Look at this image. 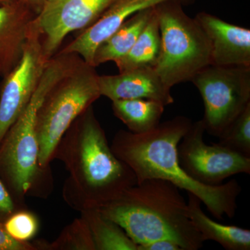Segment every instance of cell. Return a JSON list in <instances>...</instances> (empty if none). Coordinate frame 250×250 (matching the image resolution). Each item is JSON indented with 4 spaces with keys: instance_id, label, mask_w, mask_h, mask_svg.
<instances>
[{
    "instance_id": "cell-1",
    "label": "cell",
    "mask_w": 250,
    "mask_h": 250,
    "mask_svg": "<svg viewBox=\"0 0 250 250\" xmlns=\"http://www.w3.org/2000/svg\"><path fill=\"white\" fill-rule=\"evenodd\" d=\"M54 159L69 173L64 200L80 212L98 208L137 184L134 172L112 151L93 106L70 125L54 150Z\"/></svg>"
},
{
    "instance_id": "cell-2",
    "label": "cell",
    "mask_w": 250,
    "mask_h": 250,
    "mask_svg": "<svg viewBox=\"0 0 250 250\" xmlns=\"http://www.w3.org/2000/svg\"><path fill=\"white\" fill-rule=\"evenodd\" d=\"M192 123L188 118L179 116L144 134L120 130L112 141V151L134 172L137 183L164 179L198 197L215 218L221 220L224 215L233 218L242 191L236 179L218 186L205 185L194 180L179 166L177 147Z\"/></svg>"
},
{
    "instance_id": "cell-3",
    "label": "cell",
    "mask_w": 250,
    "mask_h": 250,
    "mask_svg": "<svg viewBox=\"0 0 250 250\" xmlns=\"http://www.w3.org/2000/svg\"><path fill=\"white\" fill-rule=\"evenodd\" d=\"M98 208L137 245L170 240L183 250H198L205 243L179 189L164 179H146Z\"/></svg>"
},
{
    "instance_id": "cell-4",
    "label": "cell",
    "mask_w": 250,
    "mask_h": 250,
    "mask_svg": "<svg viewBox=\"0 0 250 250\" xmlns=\"http://www.w3.org/2000/svg\"><path fill=\"white\" fill-rule=\"evenodd\" d=\"M80 62L75 54L57 53L49 59L27 107L0 143V178L20 208H24L27 195L47 196L52 187L49 167L39 165L36 116L51 88Z\"/></svg>"
},
{
    "instance_id": "cell-5",
    "label": "cell",
    "mask_w": 250,
    "mask_h": 250,
    "mask_svg": "<svg viewBox=\"0 0 250 250\" xmlns=\"http://www.w3.org/2000/svg\"><path fill=\"white\" fill-rule=\"evenodd\" d=\"M155 8L161 49L154 69L172 88L190 82L200 70L211 65V47L200 23L184 12L180 2L167 1Z\"/></svg>"
},
{
    "instance_id": "cell-6",
    "label": "cell",
    "mask_w": 250,
    "mask_h": 250,
    "mask_svg": "<svg viewBox=\"0 0 250 250\" xmlns=\"http://www.w3.org/2000/svg\"><path fill=\"white\" fill-rule=\"evenodd\" d=\"M95 67L82 61L51 88L37 112L39 163L49 167L54 150L70 125L101 97Z\"/></svg>"
},
{
    "instance_id": "cell-7",
    "label": "cell",
    "mask_w": 250,
    "mask_h": 250,
    "mask_svg": "<svg viewBox=\"0 0 250 250\" xmlns=\"http://www.w3.org/2000/svg\"><path fill=\"white\" fill-rule=\"evenodd\" d=\"M190 82L205 106L206 132L219 138L250 104V67L209 65Z\"/></svg>"
},
{
    "instance_id": "cell-8",
    "label": "cell",
    "mask_w": 250,
    "mask_h": 250,
    "mask_svg": "<svg viewBox=\"0 0 250 250\" xmlns=\"http://www.w3.org/2000/svg\"><path fill=\"white\" fill-rule=\"evenodd\" d=\"M202 120L192 123L177 147L179 166L191 178L202 184L218 186L238 174H250V158L223 147L206 144Z\"/></svg>"
},
{
    "instance_id": "cell-9",
    "label": "cell",
    "mask_w": 250,
    "mask_h": 250,
    "mask_svg": "<svg viewBox=\"0 0 250 250\" xmlns=\"http://www.w3.org/2000/svg\"><path fill=\"white\" fill-rule=\"evenodd\" d=\"M49 60L44 53L39 31L31 21L22 57L4 77L0 93V143L27 107Z\"/></svg>"
},
{
    "instance_id": "cell-10",
    "label": "cell",
    "mask_w": 250,
    "mask_h": 250,
    "mask_svg": "<svg viewBox=\"0 0 250 250\" xmlns=\"http://www.w3.org/2000/svg\"><path fill=\"white\" fill-rule=\"evenodd\" d=\"M113 0H45L32 20L39 31L44 53L52 59L62 41L73 31L96 22Z\"/></svg>"
},
{
    "instance_id": "cell-11",
    "label": "cell",
    "mask_w": 250,
    "mask_h": 250,
    "mask_svg": "<svg viewBox=\"0 0 250 250\" xmlns=\"http://www.w3.org/2000/svg\"><path fill=\"white\" fill-rule=\"evenodd\" d=\"M172 1L183 4L192 0H113L96 22L83 30L80 35L59 52L77 54L83 62L93 66L94 55L99 46L128 18L143 10Z\"/></svg>"
},
{
    "instance_id": "cell-12",
    "label": "cell",
    "mask_w": 250,
    "mask_h": 250,
    "mask_svg": "<svg viewBox=\"0 0 250 250\" xmlns=\"http://www.w3.org/2000/svg\"><path fill=\"white\" fill-rule=\"evenodd\" d=\"M195 19L209 39L211 65L250 67V29L206 12L197 14Z\"/></svg>"
},
{
    "instance_id": "cell-13",
    "label": "cell",
    "mask_w": 250,
    "mask_h": 250,
    "mask_svg": "<svg viewBox=\"0 0 250 250\" xmlns=\"http://www.w3.org/2000/svg\"><path fill=\"white\" fill-rule=\"evenodd\" d=\"M101 96L111 101L147 99L165 106L173 104L171 88L166 85L153 67H141L116 75L99 76Z\"/></svg>"
},
{
    "instance_id": "cell-14",
    "label": "cell",
    "mask_w": 250,
    "mask_h": 250,
    "mask_svg": "<svg viewBox=\"0 0 250 250\" xmlns=\"http://www.w3.org/2000/svg\"><path fill=\"white\" fill-rule=\"evenodd\" d=\"M35 16L20 0L0 4V76H7L19 62L29 24Z\"/></svg>"
},
{
    "instance_id": "cell-15",
    "label": "cell",
    "mask_w": 250,
    "mask_h": 250,
    "mask_svg": "<svg viewBox=\"0 0 250 250\" xmlns=\"http://www.w3.org/2000/svg\"><path fill=\"white\" fill-rule=\"evenodd\" d=\"M188 210L192 223L204 242L213 241L227 250H250V230L217 223L202 209V202L188 192Z\"/></svg>"
},
{
    "instance_id": "cell-16",
    "label": "cell",
    "mask_w": 250,
    "mask_h": 250,
    "mask_svg": "<svg viewBox=\"0 0 250 250\" xmlns=\"http://www.w3.org/2000/svg\"><path fill=\"white\" fill-rule=\"evenodd\" d=\"M156 7V6H155ZM143 10L128 18L95 51L93 66L116 62L129 52L154 14V8Z\"/></svg>"
},
{
    "instance_id": "cell-17",
    "label": "cell",
    "mask_w": 250,
    "mask_h": 250,
    "mask_svg": "<svg viewBox=\"0 0 250 250\" xmlns=\"http://www.w3.org/2000/svg\"><path fill=\"white\" fill-rule=\"evenodd\" d=\"M165 105L147 99H130L112 101L113 114L123 122L128 131L141 134L154 129L159 124Z\"/></svg>"
},
{
    "instance_id": "cell-18",
    "label": "cell",
    "mask_w": 250,
    "mask_h": 250,
    "mask_svg": "<svg viewBox=\"0 0 250 250\" xmlns=\"http://www.w3.org/2000/svg\"><path fill=\"white\" fill-rule=\"evenodd\" d=\"M161 49V34L156 8L147 25L129 52L114 62L119 72L155 67Z\"/></svg>"
},
{
    "instance_id": "cell-19",
    "label": "cell",
    "mask_w": 250,
    "mask_h": 250,
    "mask_svg": "<svg viewBox=\"0 0 250 250\" xmlns=\"http://www.w3.org/2000/svg\"><path fill=\"white\" fill-rule=\"evenodd\" d=\"M89 228L95 250H137L136 244L123 228L104 216L98 208L80 211Z\"/></svg>"
},
{
    "instance_id": "cell-20",
    "label": "cell",
    "mask_w": 250,
    "mask_h": 250,
    "mask_svg": "<svg viewBox=\"0 0 250 250\" xmlns=\"http://www.w3.org/2000/svg\"><path fill=\"white\" fill-rule=\"evenodd\" d=\"M38 250H95L89 228L83 218L75 219L52 243L36 241Z\"/></svg>"
},
{
    "instance_id": "cell-21",
    "label": "cell",
    "mask_w": 250,
    "mask_h": 250,
    "mask_svg": "<svg viewBox=\"0 0 250 250\" xmlns=\"http://www.w3.org/2000/svg\"><path fill=\"white\" fill-rule=\"evenodd\" d=\"M218 139V144L250 158V104Z\"/></svg>"
},
{
    "instance_id": "cell-22",
    "label": "cell",
    "mask_w": 250,
    "mask_h": 250,
    "mask_svg": "<svg viewBox=\"0 0 250 250\" xmlns=\"http://www.w3.org/2000/svg\"><path fill=\"white\" fill-rule=\"evenodd\" d=\"M5 230L11 238L21 243H28L39 231V220L26 208H21L3 223Z\"/></svg>"
},
{
    "instance_id": "cell-23",
    "label": "cell",
    "mask_w": 250,
    "mask_h": 250,
    "mask_svg": "<svg viewBox=\"0 0 250 250\" xmlns=\"http://www.w3.org/2000/svg\"><path fill=\"white\" fill-rule=\"evenodd\" d=\"M21 208L0 178V223H4L10 215Z\"/></svg>"
},
{
    "instance_id": "cell-24",
    "label": "cell",
    "mask_w": 250,
    "mask_h": 250,
    "mask_svg": "<svg viewBox=\"0 0 250 250\" xmlns=\"http://www.w3.org/2000/svg\"><path fill=\"white\" fill-rule=\"evenodd\" d=\"M0 250H37L34 243H21L11 238L0 223Z\"/></svg>"
},
{
    "instance_id": "cell-25",
    "label": "cell",
    "mask_w": 250,
    "mask_h": 250,
    "mask_svg": "<svg viewBox=\"0 0 250 250\" xmlns=\"http://www.w3.org/2000/svg\"><path fill=\"white\" fill-rule=\"evenodd\" d=\"M137 250H183L175 242L170 240H157L138 245Z\"/></svg>"
},
{
    "instance_id": "cell-26",
    "label": "cell",
    "mask_w": 250,
    "mask_h": 250,
    "mask_svg": "<svg viewBox=\"0 0 250 250\" xmlns=\"http://www.w3.org/2000/svg\"><path fill=\"white\" fill-rule=\"evenodd\" d=\"M30 8L36 15L39 14L45 0H20Z\"/></svg>"
},
{
    "instance_id": "cell-27",
    "label": "cell",
    "mask_w": 250,
    "mask_h": 250,
    "mask_svg": "<svg viewBox=\"0 0 250 250\" xmlns=\"http://www.w3.org/2000/svg\"><path fill=\"white\" fill-rule=\"evenodd\" d=\"M16 1L18 0H0V4H9Z\"/></svg>"
}]
</instances>
